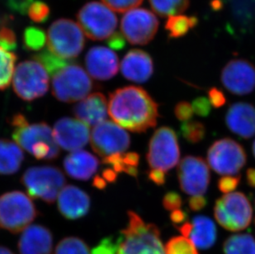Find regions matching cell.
I'll list each match as a JSON object with an SVG mask.
<instances>
[{"label": "cell", "mask_w": 255, "mask_h": 254, "mask_svg": "<svg viewBox=\"0 0 255 254\" xmlns=\"http://www.w3.org/2000/svg\"><path fill=\"white\" fill-rule=\"evenodd\" d=\"M109 114L121 127L143 133L156 126L159 105L140 87L126 86L110 94Z\"/></svg>", "instance_id": "cell-1"}, {"label": "cell", "mask_w": 255, "mask_h": 254, "mask_svg": "<svg viewBox=\"0 0 255 254\" xmlns=\"http://www.w3.org/2000/svg\"><path fill=\"white\" fill-rule=\"evenodd\" d=\"M12 136L16 144L35 158L41 160H52L60 153L54 138L53 131L46 123L30 124L21 113L13 116L11 121Z\"/></svg>", "instance_id": "cell-2"}, {"label": "cell", "mask_w": 255, "mask_h": 254, "mask_svg": "<svg viewBox=\"0 0 255 254\" xmlns=\"http://www.w3.org/2000/svg\"><path fill=\"white\" fill-rule=\"evenodd\" d=\"M128 216L127 226L118 238V254H166L155 225L146 223L132 211Z\"/></svg>", "instance_id": "cell-3"}, {"label": "cell", "mask_w": 255, "mask_h": 254, "mask_svg": "<svg viewBox=\"0 0 255 254\" xmlns=\"http://www.w3.org/2000/svg\"><path fill=\"white\" fill-rule=\"evenodd\" d=\"M51 76L52 94L63 103L83 100L94 88L89 74L76 63L68 62Z\"/></svg>", "instance_id": "cell-4"}, {"label": "cell", "mask_w": 255, "mask_h": 254, "mask_svg": "<svg viewBox=\"0 0 255 254\" xmlns=\"http://www.w3.org/2000/svg\"><path fill=\"white\" fill-rule=\"evenodd\" d=\"M38 215L31 198L20 191L6 192L0 197V227L12 233L22 232Z\"/></svg>", "instance_id": "cell-5"}, {"label": "cell", "mask_w": 255, "mask_h": 254, "mask_svg": "<svg viewBox=\"0 0 255 254\" xmlns=\"http://www.w3.org/2000/svg\"><path fill=\"white\" fill-rule=\"evenodd\" d=\"M46 37L48 51L65 60L77 57L85 47V33L72 20H56L49 27Z\"/></svg>", "instance_id": "cell-6"}, {"label": "cell", "mask_w": 255, "mask_h": 254, "mask_svg": "<svg viewBox=\"0 0 255 254\" xmlns=\"http://www.w3.org/2000/svg\"><path fill=\"white\" fill-rule=\"evenodd\" d=\"M21 182L30 197L53 203L65 186L62 171L54 166L31 167L22 174Z\"/></svg>", "instance_id": "cell-7"}, {"label": "cell", "mask_w": 255, "mask_h": 254, "mask_svg": "<svg viewBox=\"0 0 255 254\" xmlns=\"http://www.w3.org/2000/svg\"><path fill=\"white\" fill-rule=\"evenodd\" d=\"M214 216L223 228L237 232L246 230L251 225L253 209L246 195L240 192H231L217 200Z\"/></svg>", "instance_id": "cell-8"}, {"label": "cell", "mask_w": 255, "mask_h": 254, "mask_svg": "<svg viewBox=\"0 0 255 254\" xmlns=\"http://www.w3.org/2000/svg\"><path fill=\"white\" fill-rule=\"evenodd\" d=\"M78 22L84 33L94 41L111 38L117 33L118 17L107 5L89 2L84 5L77 14Z\"/></svg>", "instance_id": "cell-9"}, {"label": "cell", "mask_w": 255, "mask_h": 254, "mask_svg": "<svg viewBox=\"0 0 255 254\" xmlns=\"http://www.w3.org/2000/svg\"><path fill=\"white\" fill-rule=\"evenodd\" d=\"M12 87L20 99L33 101L48 91V72L37 60L22 61L15 68Z\"/></svg>", "instance_id": "cell-10"}, {"label": "cell", "mask_w": 255, "mask_h": 254, "mask_svg": "<svg viewBox=\"0 0 255 254\" xmlns=\"http://www.w3.org/2000/svg\"><path fill=\"white\" fill-rule=\"evenodd\" d=\"M146 159L149 169H159L165 173L179 163L178 137L172 128L162 127L154 132L149 140Z\"/></svg>", "instance_id": "cell-11"}, {"label": "cell", "mask_w": 255, "mask_h": 254, "mask_svg": "<svg viewBox=\"0 0 255 254\" xmlns=\"http://www.w3.org/2000/svg\"><path fill=\"white\" fill-rule=\"evenodd\" d=\"M207 163L220 175L236 176L246 166L244 147L231 138L218 139L207 150Z\"/></svg>", "instance_id": "cell-12"}, {"label": "cell", "mask_w": 255, "mask_h": 254, "mask_svg": "<svg viewBox=\"0 0 255 254\" xmlns=\"http://www.w3.org/2000/svg\"><path fill=\"white\" fill-rule=\"evenodd\" d=\"M90 140L92 148L101 157L102 161L127 153L130 144L128 132L110 121L94 127Z\"/></svg>", "instance_id": "cell-13"}, {"label": "cell", "mask_w": 255, "mask_h": 254, "mask_svg": "<svg viewBox=\"0 0 255 254\" xmlns=\"http://www.w3.org/2000/svg\"><path fill=\"white\" fill-rule=\"evenodd\" d=\"M159 27V20L149 10L134 8L126 12L121 21L124 38L132 45H146L154 38Z\"/></svg>", "instance_id": "cell-14"}, {"label": "cell", "mask_w": 255, "mask_h": 254, "mask_svg": "<svg viewBox=\"0 0 255 254\" xmlns=\"http://www.w3.org/2000/svg\"><path fill=\"white\" fill-rule=\"evenodd\" d=\"M178 178L181 190L186 194L203 196L211 181L208 164L201 157L185 156L178 165Z\"/></svg>", "instance_id": "cell-15"}, {"label": "cell", "mask_w": 255, "mask_h": 254, "mask_svg": "<svg viewBox=\"0 0 255 254\" xmlns=\"http://www.w3.org/2000/svg\"><path fill=\"white\" fill-rule=\"evenodd\" d=\"M221 81L231 94L248 95L255 89V65L243 59L231 60L222 70Z\"/></svg>", "instance_id": "cell-16"}, {"label": "cell", "mask_w": 255, "mask_h": 254, "mask_svg": "<svg viewBox=\"0 0 255 254\" xmlns=\"http://www.w3.org/2000/svg\"><path fill=\"white\" fill-rule=\"evenodd\" d=\"M53 134L58 146L67 151H77L90 139L89 126L78 119L60 118L54 126Z\"/></svg>", "instance_id": "cell-17"}, {"label": "cell", "mask_w": 255, "mask_h": 254, "mask_svg": "<svg viewBox=\"0 0 255 254\" xmlns=\"http://www.w3.org/2000/svg\"><path fill=\"white\" fill-rule=\"evenodd\" d=\"M87 71L90 76L100 81L114 78L119 70L118 55L104 46L92 47L85 57Z\"/></svg>", "instance_id": "cell-18"}, {"label": "cell", "mask_w": 255, "mask_h": 254, "mask_svg": "<svg viewBox=\"0 0 255 254\" xmlns=\"http://www.w3.org/2000/svg\"><path fill=\"white\" fill-rule=\"evenodd\" d=\"M184 237L188 238L200 250H208L217 241V226L212 219L205 216L193 217L192 222L176 226Z\"/></svg>", "instance_id": "cell-19"}, {"label": "cell", "mask_w": 255, "mask_h": 254, "mask_svg": "<svg viewBox=\"0 0 255 254\" xmlns=\"http://www.w3.org/2000/svg\"><path fill=\"white\" fill-rule=\"evenodd\" d=\"M58 210L65 219L75 221L86 216L90 209V197L74 185L63 187L58 196Z\"/></svg>", "instance_id": "cell-20"}, {"label": "cell", "mask_w": 255, "mask_h": 254, "mask_svg": "<svg viewBox=\"0 0 255 254\" xmlns=\"http://www.w3.org/2000/svg\"><path fill=\"white\" fill-rule=\"evenodd\" d=\"M225 122L231 132L243 139H251L255 135V108L252 104L233 103L226 113Z\"/></svg>", "instance_id": "cell-21"}, {"label": "cell", "mask_w": 255, "mask_h": 254, "mask_svg": "<svg viewBox=\"0 0 255 254\" xmlns=\"http://www.w3.org/2000/svg\"><path fill=\"white\" fill-rule=\"evenodd\" d=\"M123 76L135 83H145L154 73V63L150 55L145 51L134 49L126 54L121 63Z\"/></svg>", "instance_id": "cell-22"}, {"label": "cell", "mask_w": 255, "mask_h": 254, "mask_svg": "<svg viewBox=\"0 0 255 254\" xmlns=\"http://www.w3.org/2000/svg\"><path fill=\"white\" fill-rule=\"evenodd\" d=\"M73 113L78 120L89 127L96 126L104 123L109 114V102L102 93L89 94L82 101L78 103L73 108Z\"/></svg>", "instance_id": "cell-23"}, {"label": "cell", "mask_w": 255, "mask_h": 254, "mask_svg": "<svg viewBox=\"0 0 255 254\" xmlns=\"http://www.w3.org/2000/svg\"><path fill=\"white\" fill-rule=\"evenodd\" d=\"M17 247L20 254H51L53 236L45 226H30L22 231Z\"/></svg>", "instance_id": "cell-24"}, {"label": "cell", "mask_w": 255, "mask_h": 254, "mask_svg": "<svg viewBox=\"0 0 255 254\" xmlns=\"http://www.w3.org/2000/svg\"><path fill=\"white\" fill-rule=\"evenodd\" d=\"M64 168L70 178L80 181H88L97 173L99 160L96 156L86 150L72 152L64 159Z\"/></svg>", "instance_id": "cell-25"}, {"label": "cell", "mask_w": 255, "mask_h": 254, "mask_svg": "<svg viewBox=\"0 0 255 254\" xmlns=\"http://www.w3.org/2000/svg\"><path fill=\"white\" fill-rule=\"evenodd\" d=\"M23 159L24 154L18 144L7 139H0V175L17 173Z\"/></svg>", "instance_id": "cell-26"}, {"label": "cell", "mask_w": 255, "mask_h": 254, "mask_svg": "<svg viewBox=\"0 0 255 254\" xmlns=\"http://www.w3.org/2000/svg\"><path fill=\"white\" fill-rule=\"evenodd\" d=\"M103 163L109 167L118 175L119 173H127L136 178L138 175V166L140 163V155L135 152L127 153L115 156L103 160Z\"/></svg>", "instance_id": "cell-27"}, {"label": "cell", "mask_w": 255, "mask_h": 254, "mask_svg": "<svg viewBox=\"0 0 255 254\" xmlns=\"http://www.w3.org/2000/svg\"><path fill=\"white\" fill-rule=\"evenodd\" d=\"M225 254H255V240L250 234L231 235L224 243Z\"/></svg>", "instance_id": "cell-28"}, {"label": "cell", "mask_w": 255, "mask_h": 254, "mask_svg": "<svg viewBox=\"0 0 255 254\" xmlns=\"http://www.w3.org/2000/svg\"><path fill=\"white\" fill-rule=\"evenodd\" d=\"M198 18L192 16H183V15H174L168 17L165 29L169 32L171 38H179L185 36L191 29L198 24Z\"/></svg>", "instance_id": "cell-29"}, {"label": "cell", "mask_w": 255, "mask_h": 254, "mask_svg": "<svg viewBox=\"0 0 255 254\" xmlns=\"http://www.w3.org/2000/svg\"><path fill=\"white\" fill-rule=\"evenodd\" d=\"M149 2L155 13L161 17H170L184 12L190 0H149Z\"/></svg>", "instance_id": "cell-30"}, {"label": "cell", "mask_w": 255, "mask_h": 254, "mask_svg": "<svg viewBox=\"0 0 255 254\" xmlns=\"http://www.w3.org/2000/svg\"><path fill=\"white\" fill-rule=\"evenodd\" d=\"M16 60L17 57L13 53L0 47V90L9 86L14 74Z\"/></svg>", "instance_id": "cell-31"}, {"label": "cell", "mask_w": 255, "mask_h": 254, "mask_svg": "<svg viewBox=\"0 0 255 254\" xmlns=\"http://www.w3.org/2000/svg\"><path fill=\"white\" fill-rule=\"evenodd\" d=\"M53 254H91L89 246L77 237H66L60 240Z\"/></svg>", "instance_id": "cell-32"}, {"label": "cell", "mask_w": 255, "mask_h": 254, "mask_svg": "<svg viewBox=\"0 0 255 254\" xmlns=\"http://www.w3.org/2000/svg\"><path fill=\"white\" fill-rule=\"evenodd\" d=\"M46 32L36 26H29L23 33V46L29 51H38L46 43Z\"/></svg>", "instance_id": "cell-33"}, {"label": "cell", "mask_w": 255, "mask_h": 254, "mask_svg": "<svg viewBox=\"0 0 255 254\" xmlns=\"http://www.w3.org/2000/svg\"><path fill=\"white\" fill-rule=\"evenodd\" d=\"M181 134L190 144H198L206 136V127L204 124L198 121H188L181 125Z\"/></svg>", "instance_id": "cell-34"}, {"label": "cell", "mask_w": 255, "mask_h": 254, "mask_svg": "<svg viewBox=\"0 0 255 254\" xmlns=\"http://www.w3.org/2000/svg\"><path fill=\"white\" fill-rule=\"evenodd\" d=\"M164 250L166 254H199L195 245L184 236H176L170 239Z\"/></svg>", "instance_id": "cell-35"}, {"label": "cell", "mask_w": 255, "mask_h": 254, "mask_svg": "<svg viewBox=\"0 0 255 254\" xmlns=\"http://www.w3.org/2000/svg\"><path fill=\"white\" fill-rule=\"evenodd\" d=\"M50 12L48 5L42 1H33L27 10L30 19L37 23L46 22L50 16Z\"/></svg>", "instance_id": "cell-36"}, {"label": "cell", "mask_w": 255, "mask_h": 254, "mask_svg": "<svg viewBox=\"0 0 255 254\" xmlns=\"http://www.w3.org/2000/svg\"><path fill=\"white\" fill-rule=\"evenodd\" d=\"M104 4L113 11L118 12H128L141 4L143 0H102Z\"/></svg>", "instance_id": "cell-37"}, {"label": "cell", "mask_w": 255, "mask_h": 254, "mask_svg": "<svg viewBox=\"0 0 255 254\" xmlns=\"http://www.w3.org/2000/svg\"><path fill=\"white\" fill-rule=\"evenodd\" d=\"M0 47L10 52L17 48V37L12 29L7 26L0 29Z\"/></svg>", "instance_id": "cell-38"}, {"label": "cell", "mask_w": 255, "mask_h": 254, "mask_svg": "<svg viewBox=\"0 0 255 254\" xmlns=\"http://www.w3.org/2000/svg\"><path fill=\"white\" fill-rule=\"evenodd\" d=\"M118 239L114 240V237H107L92 250L91 254H118Z\"/></svg>", "instance_id": "cell-39"}, {"label": "cell", "mask_w": 255, "mask_h": 254, "mask_svg": "<svg viewBox=\"0 0 255 254\" xmlns=\"http://www.w3.org/2000/svg\"><path fill=\"white\" fill-rule=\"evenodd\" d=\"M241 175L223 176L218 180L217 187L224 194L231 193L238 187L241 182Z\"/></svg>", "instance_id": "cell-40"}, {"label": "cell", "mask_w": 255, "mask_h": 254, "mask_svg": "<svg viewBox=\"0 0 255 254\" xmlns=\"http://www.w3.org/2000/svg\"><path fill=\"white\" fill-rule=\"evenodd\" d=\"M193 113L194 111H193V106L188 102H180L178 104H176L174 108V115L178 120L183 123L190 121L191 118L193 117Z\"/></svg>", "instance_id": "cell-41"}, {"label": "cell", "mask_w": 255, "mask_h": 254, "mask_svg": "<svg viewBox=\"0 0 255 254\" xmlns=\"http://www.w3.org/2000/svg\"><path fill=\"white\" fill-rule=\"evenodd\" d=\"M182 203V197L176 192H167L163 198V206L167 211H173L180 209Z\"/></svg>", "instance_id": "cell-42"}, {"label": "cell", "mask_w": 255, "mask_h": 254, "mask_svg": "<svg viewBox=\"0 0 255 254\" xmlns=\"http://www.w3.org/2000/svg\"><path fill=\"white\" fill-rule=\"evenodd\" d=\"M193 111L197 115L202 118H207L210 115L212 106L209 100L204 97H200L193 102Z\"/></svg>", "instance_id": "cell-43"}, {"label": "cell", "mask_w": 255, "mask_h": 254, "mask_svg": "<svg viewBox=\"0 0 255 254\" xmlns=\"http://www.w3.org/2000/svg\"><path fill=\"white\" fill-rule=\"evenodd\" d=\"M208 100L215 108H222L227 102L224 94L216 88H212L208 91Z\"/></svg>", "instance_id": "cell-44"}, {"label": "cell", "mask_w": 255, "mask_h": 254, "mask_svg": "<svg viewBox=\"0 0 255 254\" xmlns=\"http://www.w3.org/2000/svg\"><path fill=\"white\" fill-rule=\"evenodd\" d=\"M147 175L151 182L158 186H162L166 182L167 173L164 171L159 170V169H149L147 172Z\"/></svg>", "instance_id": "cell-45"}, {"label": "cell", "mask_w": 255, "mask_h": 254, "mask_svg": "<svg viewBox=\"0 0 255 254\" xmlns=\"http://www.w3.org/2000/svg\"><path fill=\"white\" fill-rule=\"evenodd\" d=\"M207 205V199L204 196H193L188 199V206L193 211H202Z\"/></svg>", "instance_id": "cell-46"}, {"label": "cell", "mask_w": 255, "mask_h": 254, "mask_svg": "<svg viewBox=\"0 0 255 254\" xmlns=\"http://www.w3.org/2000/svg\"><path fill=\"white\" fill-rule=\"evenodd\" d=\"M170 220L175 226H180L188 221V215L180 209L172 211L170 214Z\"/></svg>", "instance_id": "cell-47"}, {"label": "cell", "mask_w": 255, "mask_h": 254, "mask_svg": "<svg viewBox=\"0 0 255 254\" xmlns=\"http://www.w3.org/2000/svg\"><path fill=\"white\" fill-rule=\"evenodd\" d=\"M108 44L112 49L121 50L125 46V38L123 36V34L117 32L115 35L112 36L111 38L109 39Z\"/></svg>", "instance_id": "cell-48"}, {"label": "cell", "mask_w": 255, "mask_h": 254, "mask_svg": "<svg viewBox=\"0 0 255 254\" xmlns=\"http://www.w3.org/2000/svg\"><path fill=\"white\" fill-rule=\"evenodd\" d=\"M246 181L249 186L255 188V168H251L246 171Z\"/></svg>", "instance_id": "cell-49"}, {"label": "cell", "mask_w": 255, "mask_h": 254, "mask_svg": "<svg viewBox=\"0 0 255 254\" xmlns=\"http://www.w3.org/2000/svg\"><path fill=\"white\" fill-rule=\"evenodd\" d=\"M0 254H14L11 251V250H8L7 248L2 247V246H0Z\"/></svg>", "instance_id": "cell-50"}, {"label": "cell", "mask_w": 255, "mask_h": 254, "mask_svg": "<svg viewBox=\"0 0 255 254\" xmlns=\"http://www.w3.org/2000/svg\"><path fill=\"white\" fill-rule=\"evenodd\" d=\"M252 152H253V154L255 158V141H254L253 145H252Z\"/></svg>", "instance_id": "cell-51"}]
</instances>
